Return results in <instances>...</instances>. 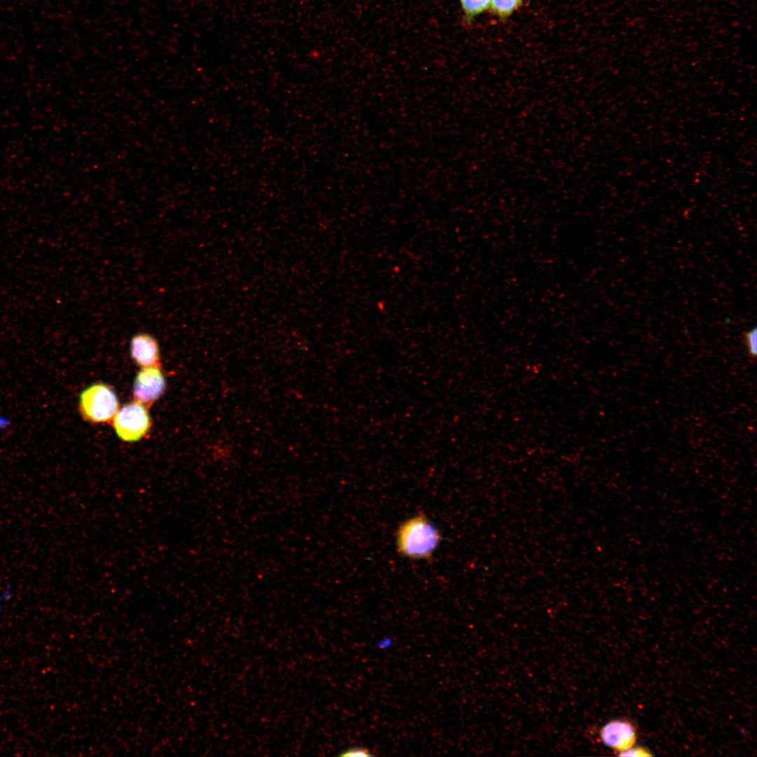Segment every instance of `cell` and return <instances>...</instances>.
<instances>
[{"instance_id": "7a4b0ae2", "label": "cell", "mask_w": 757, "mask_h": 757, "mask_svg": "<svg viewBox=\"0 0 757 757\" xmlns=\"http://www.w3.org/2000/svg\"><path fill=\"white\" fill-rule=\"evenodd\" d=\"M79 408L86 421L94 423L109 422L118 410V400L110 386L95 383L80 395Z\"/></svg>"}, {"instance_id": "ba28073f", "label": "cell", "mask_w": 757, "mask_h": 757, "mask_svg": "<svg viewBox=\"0 0 757 757\" xmlns=\"http://www.w3.org/2000/svg\"><path fill=\"white\" fill-rule=\"evenodd\" d=\"M466 24H470L473 19L489 8L491 0H460Z\"/></svg>"}, {"instance_id": "8992f818", "label": "cell", "mask_w": 757, "mask_h": 757, "mask_svg": "<svg viewBox=\"0 0 757 757\" xmlns=\"http://www.w3.org/2000/svg\"><path fill=\"white\" fill-rule=\"evenodd\" d=\"M130 354L137 364L142 368L158 366L160 349L156 339L146 332L135 334L130 341Z\"/></svg>"}, {"instance_id": "8fae6325", "label": "cell", "mask_w": 757, "mask_h": 757, "mask_svg": "<svg viewBox=\"0 0 757 757\" xmlns=\"http://www.w3.org/2000/svg\"><path fill=\"white\" fill-rule=\"evenodd\" d=\"M651 755L650 751L646 748L634 746L619 753V756H650Z\"/></svg>"}, {"instance_id": "3957f363", "label": "cell", "mask_w": 757, "mask_h": 757, "mask_svg": "<svg viewBox=\"0 0 757 757\" xmlns=\"http://www.w3.org/2000/svg\"><path fill=\"white\" fill-rule=\"evenodd\" d=\"M113 426L118 437L125 442H135L149 431L151 422L145 405L135 401L118 410Z\"/></svg>"}, {"instance_id": "5b68a950", "label": "cell", "mask_w": 757, "mask_h": 757, "mask_svg": "<svg viewBox=\"0 0 757 757\" xmlns=\"http://www.w3.org/2000/svg\"><path fill=\"white\" fill-rule=\"evenodd\" d=\"M599 735L606 746L620 753L633 746L636 739L635 727L625 719L608 722L601 728Z\"/></svg>"}, {"instance_id": "9c48e42d", "label": "cell", "mask_w": 757, "mask_h": 757, "mask_svg": "<svg viewBox=\"0 0 757 757\" xmlns=\"http://www.w3.org/2000/svg\"><path fill=\"white\" fill-rule=\"evenodd\" d=\"M744 341L750 357L755 358L757 353V329L753 327L747 331L744 336Z\"/></svg>"}, {"instance_id": "277c9868", "label": "cell", "mask_w": 757, "mask_h": 757, "mask_svg": "<svg viewBox=\"0 0 757 757\" xmlns=\"http://www.w3.org/2000/svg\"><path fill=\"white\" fill-rule=\"evenodd\" d=\"M165 386V378L158 365L144 367L135 379L133 396L135 401L149 407L162 395Z\"/></svg>"}, {"instance_id": "30bf717a", "label": "cell", "mask_w": 757, "mask_h": 757, "mask_svg": "<svg viewBox=\"0 0 757 757\" xmlns=\"http://www.w3.org/2000/svg\"><path fill=\"white\" fill-rule=\"evenodd\" d=\"M340 756H364V757L365 756L366 757V756H373V754H371L370 751L368 749L365 748V747L354 746V747H350V748L345 750L343 752H342L340 754Z\"/></svg>"}, {"instance_id": "6da1fadb", "label": "cell", "mask_w": 757, "mask_h": 757, "mask_svg": "<svg viewBox=\"0 0 757 757\" xmlns=\"http://www.w3.org/2000/svg\"><path fill=\"white\" fill-rule=\"evenodd\" d=\"M441 536L436 526L422 514L404 521L396 533L398 552L409 559H429L437 550Z\"/></svg>"}, {"instance_id": "52a82bcc", "label": "cell", "mask_w": 757, "mask_h": 757, "mask_svg": "<svg viewBox=\"0 0 757 757\" xmlns=\"http://www.w3.org/2000/svg\"><path fill=\"white\" fill-rule=\"evenodd\" d=\"M523 0H491V13L502 20L510 17L521 5Z\"/></svg>"}]
</instances>
